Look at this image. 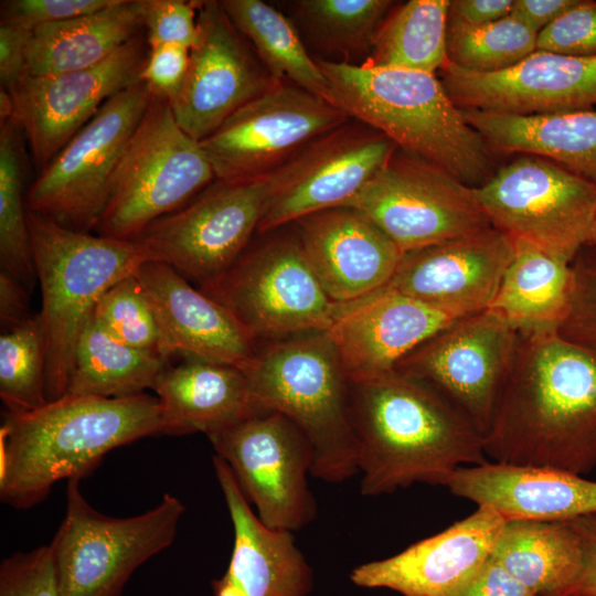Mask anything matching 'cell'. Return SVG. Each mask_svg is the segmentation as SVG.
Listing matches in <instances>:
<instances>
[{
	"mask_svg": "<svg viewBox=\"0 0 596 596\" xmlns=\"http://www.w3.org/2000/svg\"><path fill=\"white\" fill-rule=\"evenodd\" d=\"M456 318L387 285L338 304L327 329L350 383L394 371L400 361Z\"/></svg>",
	"mask_w": 596,
	"mask_h": 596,
	"instance_id": "cell-22",
	"label": "cell"
},
{
	"mask_svg": "<svg viewBox=\"0 0 596 596\" xmlns=\"http://www.w3.org/2000/svg\"><path fill=\"white\" fill-rule=\"evenodd\" d=\"M513 3L514 0H453L448 19L482 25L508 17Z\"/></svg>",
	"mask_w": 596,
	"mask_h": 596,
	"instance_id": "cell-51",
	"label": "cell"
},
{
	"mask_svg": "<svg viewBox=\"0 0 596 596\" xmlns=\"http://www.w3.org/2000/svg\"><path fill=\"white\" fill-rule=\"evenodd\" d=\"M493 461L576 475L596 468V347L557 330L519 332L515 356L483 436Z\"/></svg>",
	"mask_w": 596,
	"mask_h": 596,
	"instance_id": "cell-1",
	"label": "cell"
},
{
	"mask_svg": "<svg viewBox=\"0 0 596 596\" xmlns=\"http://www.w3.org/2000/svg\"><path fill=\"white\" fill-rule=\"evenodd\" d=\"M361 493H392L416 482L447 486L466 465L486 459L483 438L438 390L396 370L350 383Z\"/></svg>",
	"mask_w": 596,
	"mask_h": 596,
	"instance_id": "cell-2",
	"label": "cell"
},
{
	"mask_svg": "<svg viewBox=\"0 0 596 596\" xmlns=\"http://www.w3.org/2000/svg\"><path fill=\"white\" fill-rule=\"evenodd\" d=\"M328 102L398 149L478 188L493 175L492 150L435 74L318 58Z\"/></svg>",
	"mask_w": 596,
	"mask_h": 596,
	"instance_id": "cell-4",
	"label": "cell"
},
{
	"mask_svg": "<svg viewBox=\"0 0 596 596\" xmlns=\"http://www.w3.org/2000/svg\"><path fill=\"white\" fill-rule=\"evenodd\" d=\"M220 2L273 78L289 82L328 102L329 83L286 15L262 0Z\"/></svg>",
	"mask_w": 596,
	"mask_h": 596,
	"instance_id": "cell-34",
	"label": "cell"
},
{
	"mask_svg": "<svg viewBox=\"0 0 596 596\" xmlns=\"http://www.w3.org/2000/svg\"><path fill=\"white\" fill-rule=\"evenodd\" d=\"M78 483L67 481L65 517L50 543L60 596H121L134 572L172 544L185 508L164 493L141 514L108 517L86 501Z\"/></svg>",
	"mask_w": 596,
	"mask_h": 596,
	"instance_id": "cell-8",
	"label": "cell"
},
{
	"mask_svg": "<svg viewBox=\"0 0 596 596\" xmlns=\"http://www.w3.org/2000/svg\"><path fill=\"white\" fill-rule=\"evenodd\" d=\"M0 596H60L51 544L2 560Z\"/></svg>",
	"mask_w": 596,
	"mask_h": 596,
	"instance_id": "cell-42",
	"label": "cell"
},
{
	"mask_svg": "<svg viewBox=\"0 0 596 596\" xmlns=\"http://www.w3.org/2000/svg\"><path fill=\"white\" fill-rule=\"evenodd\" d=\"M583 0H514L510 15L538 34Z\"/></svg>",
	"mask_w": 596,
	"mask_h": 596,
	"instance_id": "cell-50",
	"label": "cell"
},
{
	"mask_svg": "<svg viewBox=\"0 0 596 596\" xmlns=\"http://www.w3.org/2000/svg\"><path fill=\"white\" fill-rule=\"evenodd\" d=\"M294 223L312 273L336 304L385 287L403 256L374 223L348 206L319 211Z\"/></svg>",
	"mask_w": 596,
	"mask_h": 596,
	"instance_id": "cell-25",
	"label": "cell"
},
{
	"mask_svg": "<svg viewBox=\"0 0 596 596\" xmlns=\"http://www.w3.org/2000/svg\"><path fill=\"white\" fill-rule=\"evenodd\" d=\"M446 487L507 521H567L596 513V481L555 468L487 460L459 467Z\"/></svg>",
	"mask_w": 596,
	"mask_h": 596,
	"instance_id": "cell-27",
	"label": "cell"
},
{
	"mask_svg": "<svg viewBox=\"0 0 596 596\" xmlns=\"http://www.w3.org/2000/svg\"><path fill=\"white\" fill-rule=\"evenodd\" d=\"M505 522L478 507L393 556L356 566L350 578L359 587L389 588L402 596H448L488 560Z\"/></svg>",
	"mask_w": 596,
	"mask_h": 596,
	"instance_id": "cell-24",
	"label": "cell"
},
{
	"mask_svg": "<svg viewBox=\"0 0 596 596\" xmlns=\"http://www.w3.org/2000/svg\"><path fill=\"white\" fill-rule=\"evenodd\" d=\"M135 275L155 310L167 360L180 354L246 371L256 340L227 309L164 263L148 260Z\"/></svg>",
	"mask_w": 596,
	"mask_h": 596,
	"instance_id": "cell-23",
	"label": "cell"
},
{
	"mask_svg": "<svg viewBox=\"0 0 596 596\" xmlns=\"http://www.w3.org/2000/svg\"><path fill=\"white\" fill-rule=\"evenodd\" d=\"M488 311L518 332L557 330L573 291L571 264L554 258L522 238Z\"/></svg>",
	"mask_w": 596,
	"mask_h": 596,
	"instance_id": "cell-32",
	"label": "cell"
},
{
	"mask_svg": "<svg viewBox=\"0 0 596 596\" xmlns=\"http://www.w3.org/2000/svg\"><path fill=\"white\" fill-rule=\"evenodd\" d=\"M152 96L139 81L109 98L40 171L26 193L28 211L78 232L96 228L117 164Z\"/></svg>",
	"mask_w": 596,
	"mask_h": 596,
	"instance_id": "cell-11",
	"label": "cell"
},
{
	"mask_svg": "<svg viewBox=\"0 0 596 596\" xmlns=\"http://www.w3.org/2000/svg\"><path fill=\"white\" fill-rule=\"evenodd\" d=\"M114 0H9L1 2V24L28 31L96 12Z\"/></svg>",
	"mask_w": 596,
	"mask_h": 596,
	"instance_id": "cell-45",
	"label": "cell"
},
{
	"mask_svg": "<svg viewBox=\"0 0 596 596\" xmlns=\"http://www.w3.org/2000/svg\"><path fill=\"white\" fill-rule=\"evenodd\" d=\"M536 50L596 56V1L583 0L538 34Z\"/></svg>",
	"mask_w": 596,
	"mask_h": 596,
	"instance_id": "cell-44",
	"label": "cell"
},
{
	"mask_svg": "<svg viewBox=\"0 0 596 596\" xmlns=\"http://www.w3.org/2000/svg\"><path fill=\"white\" fill-rule=\"evenodd\" d=\"M449 0H409L391 10L364 64L435 74L447 63Z\"/></svg>",
	"mask_w": 596,
	"mask_h": 596,
	"instance_id": "cell-35",
	"label": "cell"
},
{
	"mask_svg": "<svg viewBox=\"0 0 596 596\" xmlns=\"http://www.w3.org/2000/svg\"><path fill=\"white\" fill-rule=\"evenodd\" d=\"M448 596H538L490 556Z\"/></svg>",
	"mask_w": 596,
	"mask_h": 596,
	"instance_id": "cell-47",
	"label": "cell"
},
{
	"mask_svg": "<svg viewBox=\"0 0 596 596\" xmlns=\"http://www.w3.org/2000/svg\"><path fill=\"white\" fill-rule=\"evenodd\" d=\"M169 360L127 345L92 317L78 339L65 395L125 397L153 390Z\"/></svg>",
	"mask_w": 596,
	"mask_h": 596,
	"instance_id": "cell-33",
	"label": "cell"
},
{
	"mask_svg": "<svg viewBox=\"0 0 596 596\" xmlns=\"http://www.w3.org/2000/svg\"><path fill=\"white\" fill-rule=\"evenodd\" d=\"M440 82L460 109L532 116L596 110V56L535 50L492 73L447 63Z\"/></svg>",
	"mask_w": 596,
	"mask_h": 596,
	"instance_id": "cell-20",
	"label": "cell"
},
{
	"mask_svg": "<svg viewBox=\"0 0 596 596\" xmlns=\"http://www.w3.org/2000/svg\"><path fill=\"white\" fill-rule=\"evenodd\" d=\"M199 35L183 84L169 102L181 129L196 141L248 102L281 83L272 77L220 1H195Z\"/></svg>",
	"mask_w": 596,
	"mask_h": 596,
	"instance_id": "cell-18",
	"label": "cell"
},
{
	"mask_svg": "<svg viewBox=\"0 0 596 596\" xmlns=\"http://www.w3.org/2000/svg\"><path fill=\"white\" fill-rule=\"evenodd\" d=\"M148 53L141 34L99 64L29 76L9 91L12 123L28 140L41 171L113 96L140 81Z\"/></svg>",
	"mask_w": 596,
	"mask_h": 596,
	"instance_id": "cell-19",
	"label": "cell"
},
{
	"mask_svg": "<svg viewBox=\"0 0 596 596\" xmlns=\"http://www.w3.org/2000/svg\"><path fill=\"white\" fill-rule=\"evenodd\" d=\"M244 374L256 408L284 415L309 440L311 476L342 482L359 472L350 382L326 331L267 344Z\"/></svg>",
	"mask_w": 596,
	"mask_h": 596,
	"instance_id": "cell-6",
	"label": "cell"
},
{
	"mask_svg": "<svg viewBox=\"0 0 596 596\" xmlns=\"http://www.w3.org/2000/svg\"><path fill=\"white\" fill-rule=\"evenodd\" d=\"M92 318L120 342L164 358L155 310L135 273L100 297Z\"/></svg>",
	"mask_w": 596,
	"mask_h": 596,
	"instance_id": "cell-40",
	"label": "cell"
},
{
	"mask_svg": "<svg viewBox=\"0 0 596 596\" xmlns=\"http://www.w3.org/2000/svg\"><path fill=\"white\" fill-rule=\"evenodd\" d=\"M196 14L195 1L143 0L148 46L173 44L190 50L199 35Z\"/></svg>",
	"mask_w": 596,
	"mask_h": 596,
	"instance_id": "cell-43",
	"label": "cell"
},
{
	"mask_svg": "<svg viewBox=\"0 0 596 596\" xmlns=\"http://www.w3.org/2000/svg\"><path fill=\"white\" fill-rule=\"evenodd\" d=\"M461 113L492 151L542 157L596 185V110L532 116Z\"/></svg>",
	"mask_w": 596,
	"mask_h": 596,
	"instance_id": "cell-29",
	"label": "cell"
},
{
	"mask_svg": "<svg viewBox=\"0 0 596 596\" xmlns=\"http://www.w3.org/2000/svg\"><path fill=\"white\" fill-rule=\"evenodd\" d=\"M29 315V289L9 273H0V321L2 331L9 330Z\"/></svg>",
	"mask_w": 596,
	"mask_h": 596,
	"instance_id": "cell-52",
	"label": "cell"
},
{
	"mask_svg": "<svg viewBox=\"0 0 596 596\" xmlns=\"http://www.w3.org/2000/svg\"><path fill=\"white\" fill-rule=\"evenodd\" d=\"M45 377L46 343L38 313L0 337V397L7 412L25 413L45 405Z\"/></svg>",
	"mask_w": 596,
	"mask_h": 596,
	"instance_id": "cell-39",
	"label": "cell"
},
{
	"mask_svg": "<svg viewBox=\"0 0 596 596\" xmlns=\"http://www.w3.org/2000/svg\"><path fill=\"white\" fill-rule=\"evenodd\" d=\"M296 24L321 50L352 57L371 53L393 8L390 0H295L285 2Z\"/></svg>",
	"mask_w": 596,
	"mask_h": 596,
	"instance_id": "cell-36",
	"label": "cell"
},
{
	"mask_svg": "<svg viewBox=\"0 0 596 596\" xmlns=\"http://www.w3.org/2000/svg\"><path fill=\"white\" fill-rule=\"evenodd\" d=\"M272 171L252 178L215 179L135 240L145 247L150 260L173 267L200 286L209 283L246 251L272 191Z\"/></svg>",
	"mask_w": 596,
	"mask_h": 596,
	"instance_id": "cell-13",
	"label": "cell"
},
{
	"mask_svg": "<svg viewBox=\"0 0 596 596\" xmlns=\"http://www.w3.org/2000/svg\"><path fill=\"white\" fill-rule=\"evenodd\" d=\"M213 468L234 529L224 575L213 582L215 596H308L313 576L290 531L265 525L251 509L230 466L213 456Z\"/></svg>",
	"mask_w": 596,
	"mask_h": 596,
	"instance_id": "cell-26",
	"label": "cell"
},
{
	"mask_svg": "<svg viewBox=\"0 0 596 596\" xmlns=\"http://www.w3.org/2000/svg\"><path fill=\"white\" fill-rule=\"evenodd\" d=\"M32 258L42 294L47 402L65 395L78 339L100 297L150 260L136 240L92 235L28 211Z\"/></svg>",
	"mask_w": 596,
	"mask_h": 596,
	"instance_id": "cell-5",
	"label": "cell"
},
{
	"mask_svg": "<svg viewBox=\"0 0 596 596\" xmlns=\"http://www.w3.org/2000/svg\"><path fill=\"white\" fill-rule=\"evenodd\" d=\"M189 49L173 44L149 47L140 74L153 95L172 100L187 75Z\"/></svg>",
	"mask_w": 596,
	"mask_h": 596,
	"instance_id": "cell-46",
	"label": "cell"
},
{
	"mask_svg": "<svg viewBox=\"0 0 596 596\" xmlns=\"http://www.w3.org/2000/svg\"><path fill=\"white\" fill-rule=\"evenodd\" d=\"M570 521L581 539L583 566L568 596H596V513Z\"/></svg>",
	"mask_w": 596,
	"mask_h": 596,
	"instance_id": "cell-49",
	"label": "cell"
},
{
	"mask_svg": "<svg viewBox=\"0 0 596 596\" xmlns=\"http://www.w3.org/2000/svg\"><path fill=\"white\" fill-rule=\"evenodd\" d=\"M166 434L157 396L64 395L25 413H6L0 428V498L29 509L57 481L89 475L106 454Z\"/></svg>",
	"mask_w": 596,
	"mask_h": 596,
	"instance_id": "cell-3",
	"label": "cell"
},
{
	"mask_svg": "<svg viewBox=\"0 0 596 596\" xmlns=\"http://www.w3.org/2000/svg\"><path fill=\"white\" fill-rule=\"evenodd\" d=\"M538 33L510 14L482 25L448 19L447 60L470 72H499L533 53Z\"/></svg>",
	"mask_w": 596,
	"mask_h": 596,
	"instance_id": "cell-38",
	"label": "cell"
},
{
	"mask_svg": "<svg viewBox=\"0 0 596 596\" xmlns=\"http://www.w3.org/2000/svg\"><path fill=\"white\" fill-rule=\"evenodd\" d=\"M586 245H596V219L594 221V224L589 234V238Z\"/></svg>",
	"mask_w": 596,
	"mask_h": 596,
	"instance_id": "cell-53",
	"label": "cell"
},
{
	"mask_svg": "<svg viewBox=\"0 0 596 596\" xmlns=\"http://www.w3.org/2000/svg\"><path fill=\"white\" fill-rule=\"evenodd\" d=\"M396 149L385 135L352 118L319 137L272 171V191L257 232L269 233L344 205Z\"/></svg>",
	"mask_w": 596,
	"mask_h": 596,
	"instance_id": "cell-17",
	"label": "cell"
},
{
	"mask_svg": "<svg viewBox=\"0 0 596 596\" xmlns=\"http://www.w3.org/2000/svg\"><path fill=\"white\" fill-rule=\"evenodd\" d=\"M475 193L493 227L568 264L596 219V185L533 155L503 166Z\"/></svg>",
	"mask_w": 596,
	"mask_h": 596,
	"instance_id": "cell-10",
	"label": "cell"
},
{
	"mask_svg": "<svg viewBox=\"0 0 596 596\" xmlns=\"http://www.w3.org/2000/svg\"><path fill=\"white\" fill-rule=\"evenodd\" d=\"M143 0H114L85 15L32 31L24 75L43 76L95 66L140 34Z\"/></svg>",
	"mask_w": 596,
	"mask_h": 596,
	"instance_id": "cell-30",
	"label": "cell"
},
{
	"mask_svg": "<svg viewBox=\"0 0 596 596\" xmlns=\"http://www.w3.org/2000/svg\"><path fill=\"white\" fill-rule=\"evenodd\" d=\"M342 206L368 217L403 253L492 226L475 188L398 148Z\"/></svg>",
	"mask_w": 596,
	"mask_h": 596,
	"instance_id": "cell-12",
	"label": "cell"
},
{
	"mask_svg": "<svg viewBox=\"0 0 596 596\" xmlns=\"http://www.w3.org/2000/svg\"><path fill=\"white\" fill-rule=\"evenodd\" d=\"M513 255V238L490 226L403 253L387 286L461 319L488 309Z\"/></svg>",
	"mask_w": 596,
	"mask_h": 596,
	"instance_id": "cell-21",
	"label": "cell"
},
{
	"mask_svg": "<svg viewBox=\"0 0 596 596\" xmlns=\"http://www.w3.org/2000/svg\"><path fill=\"white\" fill-rule=\"evenodd\" d=\"M571 267L573 291L558 333L570 341L596 347V245H585Z\"/></svg>",
	"mask_w": 596,
	"mask_h": 596,
	"instance_id": "cell-41",
	"label": "cell"
},
{
	"mask_svg": "<svg viewBox=\"0 0 596 596\" xmlns=\"http://www.w3.org/2000/svg\"><path fill=\"white\" fill-rule=\"evenodd\" d=\"M519 332L488 310L461 318L414 349L395 370L451 401L483 436L510 373Z\"/></svg>",
	"mask_w": 596,
	"mask_h": 596,
	"instance_id": "cell-16",
	"label": "cell"
},
{
	"mask_svg": "<svg viewBox=\"0 0 596 596\" xmlns=\"http://www.w3.org/2000/svg\"><path fill=\"white\" fill-rule=\"evenodd\" d=\"M489 556L538 596H568L583 566L570 520L507 521Z\"/></svg>",
	"mask_w": 596,
	"mask_h": 596,
	"instance_id": "cell-31",
	"label": "cell"
},
{
	"mask_svg": "<svg viewBox=\"0 0 596 596\" xmlns=\"http://www.w3.org/2000/svg\"><path fill=\"white\" fill-rule=\"evenodd\" d=\"M351 118L326 99L281 82L200 141L215 179L262 175Z\"/></svg>",
	"mask_w": 596,
	"mask_h": 596,
	"instance_id": "cell-15",
	"label": "cell"
},
{
	"mask_svg": "<svg viewBox=\"0 0 596 596\" xmlns=\"http://www.w3.org/2000/svg\"><path fill=\"white\" fill-rule=\"evenodd\" d=\"M207 437L265 525L291 532L315 519L312 448L288 418L262 411Z\"/></svg>",
	"mask_w": 596,
	"mask_h": 596,
	"instance_id": "cell-14",
	"label": "cell"
},
{
	"mask_svg": "<svg viewBox=\"0 0 596 596\" xmlns=\"http://www.w3.org/2000/svg\"><path fill=\"white\" fill-rule=\"evenodd\" d=\"M200 290L256 341L327 331L338 308L312 273L297 234L273 236L245 251Z\"/></svg>",
	"mask_w": 596,
	"mask_h": 596,
	"instance_id": "cell-9",
	"label": "cell"
},
{
	"mask_svg": "<svg viewBox=\"0 0 596 596\" xmlns=\"http://www.w3.org/2000/svg\"><path fill=\"white\" fill-rule=\"evenodd\" d=\"M31 31L0 24V79L1 88L11 91L24 76L26 49Z\"/></svg>",
	"mask_w": 596,
	"mask_h": 596,
	"instance_id": "cell-48",
	"label": "cell"
},
{
	"mask_svg": "<svg viewBox=\"0 0 596 596\" xmlns=\"http://www.w3.org/2000/svg\"><path fill=\"white\" fill-rule=\"evenodd\" d=\"M153 391L170 435L207 436L259 412L244 372L219 363L188 359L169 365Z\"/></svg>",
	"mask_w": 596,
	"mask_h": 596,
	"instance_id": "cell-28",
	"label": "cell"
},
{
	"mask_svg": "<svg viewBox=\"0 0 596 596\" xmlns=\"http://www.w3.org/2000/svg\"><path fill=\"white\" fill-rule=\"evenodd\" d=\"M214 180L199 141L181 129L169 100L153 95L117 164L97 234L135 240Z\"/></svg>",
	"mask_w": 596,
	"mask_h": 596,
	"instance_id": "cell-7",
	"label": "cell"
},
{
	"mask_svg": "<svg viewBox=\"0 0 596 596\" xmlns=\"http://www.w3.org/2000/svg\"><path fill=\"white\" fill-rule=\"evenodd\" d=\"M22 149L19 128L0 120V260L2 269L29 290L36 277L31 252L28 209L22 199Z\"/></svg>",
	"mask_w": 596,
	"mask_h": 596,
	"instance_id": "cell-37",
	"label": "cell"
}]
</instances>
